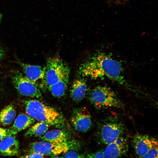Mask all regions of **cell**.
I'll return each mask as SVG.
<instances>
[{"label": "cell", "mask_w": 158, "mask_h": 158, "mask_svg": "<svg viewBox=\"0 0 158 158\" xmlns=\"http://www.w3.org/2000/svg\"><path fill=\"white\" fill-rule=\"evenodd\" d=\"M2 14L0 12V24L1 23V21L2 19Z\"/></svg>", "instance_id": "cell-26"}, {"label": "cell", "mask_w": 158, "mask_h": 158, "mask_svg": "<svg viewBox=\"0 0 158 158\" xmlns=\"http://www.w3.org/2000/svg\"><path fill=\"white\" fill-rule=\"evenodd\" d=\"M40 137L43 141L51 143H59L67 142V137L66 133L58 129L46 132Z\"/></svg>", "instance_id": "cell-15"}, {"label": "cell", "mask_w": 158, "mask_h": 158, "mask_svg": "<svg viewBox=\"0 0 158 158\" xmlns=\"http://www.w3.org/2000/svg\"><path fill=\"white\" fill-rule=\"evenodd\" d=\"M13 85L20 95L40 99L42 94L38 86L28 79L22 73L14 71L11 75Z\"/></svg>", "instance_id": "cell-6"}, {"label": "cell", "mask_w": 158, "mask_h": 158, "mask_svg": "<svg viewBox=\"0 0 158 158\" xmlns=\"http://www.w3.org/2000/svg\"><path fill=\"white\" fill-rule=\"evenodd\" d=\"M28 149L30 153H38L44 156L58 155L70 150L69 142H68L55 143L44 141L31 142Z\"/></svg>", "instance_id": "cell-7"}, {"label": "cell", "mask_w": 158, "mask_h": 158, "mask_svg": "<svg viewBox=\"0 0 158 158\" xmlns=\"http://www.w3.org/2000/svg\"><path fill=\"white\" fill-rule=\"evenodd\" d=\"M24 104L26 114L34 119L56 128L64 126L65 121L62 114L55 108L36 99L25 100Z\"/></svg>", "instance_id": "cell-2"}, {"label": "cell", "mask_w": 158, "mask_h": 158, "mask_svg": "<svg viewBox=\"0 0 158 158\" xmlns=\"http://www.w3.org/2000/svg\"><path fill=\"white\" fill-rule=\"evenodd\" d=\"M69 78V75L61 79L56 84L49 87L48 88L54 97L60 98L66 93Z\"/></svg>", "instance_id": "cell-17"}, {"label": "cell", "mask_w": 158, "mask_h": 158, "mask_svg": "<svg viewBox=\"0 0 158 158\" xmlns=\"http://www.w3.org/2000/svg\"><path fill=\"white\" fill-rule=\"evenodd\" d=\"M110 5L123 4H125L128 0H105Z\"/></svg>", "instance_id": "cell-23"}, {"label": "cell", "mask_w": 158, "mask_h": 158, "mask_svg": "<svg viewBox=\"0 0 158 158\" xmlns=\"http://www.w3.org/2000/svg\"><path fill=\"white\" fill-rule=\"evenodd\" d=\"M89 158H104L103 152L102 151H99L88 154L86 157Z\"/></svg>", "instance_id": "cell-22"}, {"label": "cell", "mask_w": 158, "mask_h": 158, "mask_svg": "<svg viewBox=\"0 0 158 158\" xmlns=\"http://www.w3.org/2000/svg\"><path fill=\"white\" fill-rule=\"evenodd\" d=\"M11 135L10 129L0 127V141Z\"/></svg>", "instance_id": "cell-21"}, {"label": "cell", "mask_w": 158, "mask_h": 158, "mask_svg": "<svg viewBox=\"0 0 158 158\" xmlns=\"http://www.w3.org/2000/svg\"><path fill=\"white\" fill-rule=\"evenodd\" d=\"M18 62L23 69L25 76L30 80L36 84L38 86L37 82L40 80L42 82V89H44V78L45 67L30 65L20 61H18Z\"/></svg>", "instance_id": "cell-9"}, {"label": "cell", "mask_w": 158, "mask_h": 158, "mask_svg": "<svg viewBox=\"0 0 158 158\" xmlns=\"http://www.w3.org/2000/svg\"><path fill=\"white\" fill-rule=\"evenodd\" d=\"M35 120L27 114L21 113L15 119L10 129L11 135H14L32 125Z\"/></svg>", "instance_id": "cell-13"}, {"label": "cell", "mask_w": 158, "mask_h": 158, "mask_svg": "<svg viewBox=\"0 0 158 158\" xmlns=\"http://www.w3.org/2000/svg\"><path fill=\"white\" fill-rule=\"evenodd\" d=\"M16 112L14 106L8 105L0 112V126H6L11 124L14 120Z\"/></svg>", "instance_id": "cell-16"}, {"label": "cell", "mask_w": 158, "mask_h": 158, "mask_svg": "<svg viewBox=\"0 0 158 158\" xmlns=\"http://www.w3.org/2000/svg\"><path fill=\"white\" fill-rule=\"evenodd\" d=\"M89 98L90 103L99 109L122 107L121 102L115 93L105 86L95 87L90 92Z\"/></svg>", "instance_id": "cell-3"}, {"label": "cell", "mask_w": 158, "mask_h": 158, "mask_svg": "<svg viewBox=\"0 0 158 158\" xmlns=\"http://www.w3.org/2000/svg\"><path fill=\"white\" fill-rule=\"evenodd\" d=\"M4 56V50L0 45V61L3 58Z\"/></svg>", "instance_id": "cell-25"}, {"label": "cell", "mask_w": 158, "mask_h": 158, "mask_svg": "<svg viewBox=\"0 0 158 158\" xmlns=\"http://www.w3.org/2000/svg\"><path fill=\"white\" fill-rule=\"evenodd\" d=\"M19 142L15 136L11 135L0 141V155L13 156L19 152Z\"/></svg>", "instance_id": "cell-11"}, {"label": "cell", "mask_w": 158, "mask_h": 158, "mask_svg": "<svg viewBox=\"0 0 158 158\" xmlns=\"http://www.w3.org/2000/svg\"><path fill=\"white\" fill-rule=\"evenodd\" d=\"M25 158H43L44 156L36 152H31L30 154L22 157Z\"/></svg>", "instance_id": "cell-24"}, {"label": "cell", "mask_w": 158, "mask_h": 158, "mask_svg": "<svg viewBox=\"0 0 158 158\" xmlns=\"http://www.w3.org/2000/svg\"><path fill=\"white\" fill-rule=\"evenodd\" d=\"M125 130L123 123L116 117L109 116L100 124L98 134L103 143L108 145L119 137Z\"/></svg>", "instance_id": "cell-5"}, {"label": "cell", "mask_w": 158, "mask_h": 158, "mask_svg": "<svg viewBox=\"0 0 158 158\" xmlns=\"http://www.w3.org/2000/svg\"><path fill=\"white\" fill-rule=\"evenodd\" d=\"M63 157L65 158H84V156L74 151H68L64 153Z\"/></svg>", "instance_id": "cell-20"}, {"label": "cell", "mask_w": 158, "mask_h": 158, "mask_svg": "<svg viewBox=\"0 0 158 158\" xmlns=\"http://www.w3.org/2000/svg\"><path fill=\"white\" fill-rule=\"evenodd\" d=\"M152 138L146 135L136 134L132 141L133 147L137 155L143 157L147 153L151 146Z\"/></svg>", "instance_id": "cell-12"}, {"label": "cell", "mask_w": 158, "mask_h": 158, "mask_svg": "<svg viewBox=\"0 0 158 158\" xmlns=\"http://www.w3.org/2000/svg\"><path fill=\"white\" fill-rule=\"evenodd\" d=\"M71 121L75 129L81 132L87 131L92 125L90 114L85 107L73 109Z\"/></svg>", "instance_id": "cell-8"}, {"label": "cell", "mask_w": 158, "mask_h": 158, "mask_svg": "<svg viewBox=\"0 0 158 158\" xmlns=\"http://www.w3.org/2000/svg\"><path fill=\"white\" fill-rule=\"evenodd\" d=\"M128 149L127 139L123 137H118L113 142L108 144L103 151L105 158H117L124 155Z\"/></svg>", "instance_id": "cell-10"}, {"label": "cell", "mask_w": 158, "mask_h": 158, "mask_svg": "<svg viewBox=\"0 0 158 158\" xmlns=\"http://www.w3.org/2000/svg\"><path fill=\"white\" fill-rule=\"evenodd\" d=\"M79 72L83 77L95 79L107 78L128 89L132 88L124 77L120 63L104 53L99 52L90 57L80 65Z\"/></svg>", "instance_id": "cell-1"}, {"label": "cell", "mask_w": 158, "mask_h": 158, "mask_svg": "<svg viewBox=\"0 0 158 158\" xmlns=\"http://www.w3.org/2000/svg\"><path fill=\"white\" fill-rule=\"evenodd\" d=\"M158 157V142L155 138H152L151 146L147 153L143 158Z\"/></svg>", "instance_id": "cell-19"}, {"label": "cell", "mask_w": 158, "mask_h": 158, "mask_svg": "<svg viewBox=\"0 0 158 158\" xmlns=\"http://www.w3.org/2000/svg\"><path fill=\"white\" fill-rule=\"evenodd\" d=\"M70 69L68 65L60 58L54 57L47 62L44 78V87L54 85L65 76L69 75Z\"/></svg>", "instance_id": "cell-4"}, {"label": "cell", "mask_w": 158, "mask_h": 158, "mask_svg": "<svg viewBox=\"0 0 158 158\" xmlns=\"http://www.w3.org/2000/svg\"><path fill=\"white\" fill-rule=\"evenodd\" d=\"M87 90V85L83 79L75 80L73 82L71 90V96L75 102H79L85 97Z\"/></svg>", "instance_id": "cell-14"}, {"label": "cell", "mask_w": 158, "mask_h": 158, "mask_svg": "<svg viewBox=\"0 0 158 158\" xmlns=\"http://www.w3.org/2000/svg\"><path fill=\"white\" fill-rule=\"evenodd\" d=\"M50 126L49 125L44 122L37 123L28 130L25 136L26 137L42 136L47 132Z\"/></svg>", "instance_id": "cell-18"}]
</instances>
